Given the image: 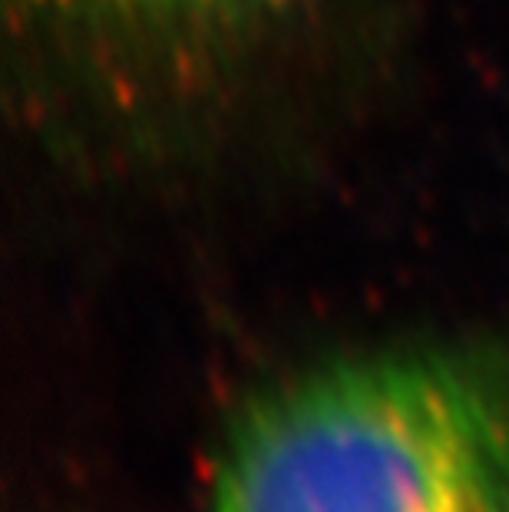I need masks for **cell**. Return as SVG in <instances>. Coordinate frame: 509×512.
<instances>
[{"mask_svg": "<svg viewBox=\"0 0 509 512\" xmlns=\"http://www.w3.org/2000/svg\"><path fill=\"white\" fill-rule=\"evenodd\" d=\"M212 512H509V370L460 347L301 370L238 410Z\"/></svg>", "mask_w": 509, "mask_h": 512, "instance_id": "cell-1", "label": "cell"}, {"mask_svg": "<svg viewBox=\"0 0 509 512\" xmlns=\"http://www.w3.org/2000/svg\"><path fill=\"white\" fill-rule=\"evenodd\" d=\"M50 7H77L90 14L143 17V20H222L265 10L278 0H34Z\"/></svg>", "mask_w": 509, "mask_h": 512, "instance_id": "cell-2", "label": "cell"}]
</instances>
